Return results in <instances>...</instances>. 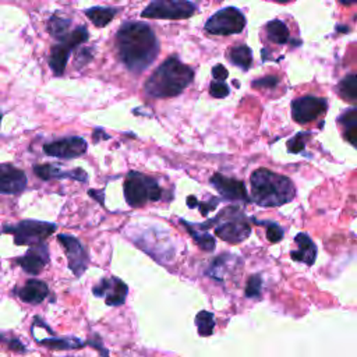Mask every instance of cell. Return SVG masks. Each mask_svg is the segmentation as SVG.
Here are the masks:
<instances>
[{"label":"cell","mask_w":357,"mask_h":357,"mask_svg":"<svg viewBox=\"0 0 357 357\" xmlns=\"http://www.w3.org/2000/svg\"><path fill=\"white\" fill-rule=\"evenodd\" d=\"M124 197L130 207H144L148 201H159L162 189L154 177L139 172H130L124 181Z\"/></svg>","instance_id":"5b68a950"},{"label":"cell","mask_w":357,"mask_h":357,"mask_svg":"<svg viewBox=\"0 0 357 357\" xmlns=\"http://www.w3.org/2000/svg\"><path fill=\"white\" fill-rule=\"evenodd\" d=\"M278 84V78L277 77H264L258 81L253 82V87H258V88H274Z\"/></svg>","instance_id":"d6a6232c"},{"label":"cell","mask_w":357,"mask_h":357,"mask_svg":"<svg viewBox=\"0 0 357 357\" xmlns=\"http://www.w3.org/2000/svg\"><path fill=\"white\" fill-rule=\"evenodd\" d=\"M38 343L51 347V349H56V350H65V349H80L82 347L85 343L81 342L77 338H62V339H43V341H38Z\"/></svg>","instance_id":"83f0119b"},{"label":"cell","mask_w":357,"mask_h":357,"mask_svg":"<svg viewBox=\"0 0 357 357\" xmlns=\"http://www.w3.org/2000/svg\"><path fill=\"white\" fill-rule=\"evenodd\" d=\"M27 187L25 173L9 163L0 165V194H20Z\"/></svg>","instance_id":"9a60e30c"},{"label":"cell","mask_w":357,"mask_h":357,"mask_svg":"<svg viewBox=\"0 0 357 357\" xmlns=\"http://www.w3.org/2000/svg\"><path fill=\"white\" fill-rule=\"evenodd\" d=\"M339 123L345 127L343 137L346 141L357 148V108L343 113L339 117Z\"/></svg>","instance_id":"44dd1931"},{"label":"cell","mask_w":357,"mask_h":357,"mask_svg":"<svg viewBox=\"0 0 357 357\" xmlns=\"http://www.w3.org/2000/svg\"><path fill=\"white\" fill-rule=\"evenodd\" d=\"M327 109H328L327 100L306 95L293 101L292 116L296 123L308 124L311 122L317 120L320 116H324Z\"/></svg>","instance_id":"30bf717a"},{"label":"cell","mask_w":357,"mask_h":357,"mask_svg":"<svg viewBox=\"0 0 357 357\" xmlns=\"http://www.w3.org/2000/svg\"><path fill=\"white\" fill-rule=\"evenodd\" d=\"M0 119H2V113H0Z\"/></svg>","instance_id":"ab89813d"},{"label":"cell","mask_w":357,"mask_h":357,"mask_svg":"<svg viewBox=\"0 0 357 357\" xmlns=\"http://www.w3.org/2000/svg\"><path fill=\"white\" fill-rule=\"evenodd\" d=\"M71 21L69 19H65L62 16H52L49 23H48V30L52 34L54 38L56 39H63L66 35H69V28H70Z\"/></svg>","instance_id":"484cf974"},{"label":"cell","mask_w":357,"mask_h":357,"mask_svg":"<svg viewBox=\"0 0 357 357\" xmlns=\"http://www.w3.org/2000/svg\"><path fill=\"white\" fill-rule=\"evenodd\" d=\"M209 94L218 100L227 98L229 95V87L225 84V81H214L209 87Z\"/></svg>","instance_id":"1f68e13d"},{"label":"cell","mask_w":357,"mask_h":357,"mask_svg":"<svg viewBox=\"0 0 357 357\" xmlns=\"http://www.w3.org/2000/svg\"><path fill=\"white\" fill-rule=\"evenodd\" d=\"M211 185L222 196L223 200L243 201V203L250 201L244 183L236 181V178L222 176L220 173H215L211 177Z\"/></svg>","instance_id":"4fadbf2b"},{"label":"cell","mask_w":357,"mask_h":357,"mask_svg":"<svg viewBox=\"0 0 357 357\" xmlns=\"http://www.w3.org/2000/svg\"><path fill=\"white\" fill-rule=\"evenodd\" d=\"M262 290V278L261 275H253L249 278L244 295L246 297H260Z\"/></svg>","instance_id":"4dcf8cb0"},{"label":"cell","mask_w":357,"mask_h":357,"mask_svg":"<svg viewBox=\"0 0 357 357\" xmlns=\"http://www.w3.org/2000/svg\"><path fill=\"white\" fill-rule=\"evenodd\" d=\"M251 201L262 208L282 207L296 197V187L289 177L260 168L250 177Z\"/></svg>","instance_id":"7a4b0ae2"},{"label":"cell","mask_w":357,"mask_h":357,"mask_svg":"<svg viewBox=\"0 0 357 357\" xmlns=\"http://www.w3.org/2000/svg\"><path fill=\"white\" fill-rule=\"evenodd\" d=\"M48 262H49V253H48V247L43 243L31 246L28 253L17 258V264L23 268V271H25L30 275H38L39 273H42L45 265Z\"/></svg>","instance_id":"2e32d148"},{"label":"cell","mask_w":357,"mask_h":357,"mask_svg":"<svg viewBox=\"0 0 357 357\" xmlns=\"http://www.w3.org/2000/svg\"><path fill=\"white\" fill-rule=\"evenodd\" d=\"M194 71L177 58H168L146 81V93L154 98H172L182 94L193 82Z\"/></svg>","instance_id":"3957f363"},{"label":"cell","mask_w":357,"mask_h":357,"mask_svg":"<svg viewBox=\"0 0 357 357\" xmlns=\"http://www.w3.org/2000/svg\"><path fill=\"white\" fill-rule=\"evenodd\" d=\"M218 204H219V198H211L208 203H198L203 216H207L211 211H214L218 207Z\"/></svg>","instance_id":"836d02e7"},{"label":"cell","mask_w":357,"mask_h":357,"mask_svg":"<svg viewBox=\"0 0 357 357\" xmlns=\"http://www.w3.org/2000/svg\"><path fill=\"white\" fill-rule=\"evenodd\" d=\"M34 172L42 181H51V178H73L77 182L87 181V172L82 169L63 170L55 165H39L34 168Z\"/></svg>","instance_id":"ac0fdd59"},{"label":"cell","mask_w":357,"mask_h":357,"mask_svg":"<svg viewBox=\"0 0 357 357\" xmlns=\"http://www.w3.org/2000/svg\"><path fill=\"white\" fill-rule=\"evenodd\" d=\"M196 325L201 336H211L215 328V317L209 311H200L196 317Z\"/></svg>","instance_id":"4316f807"},{"label":"cell","mask_w":357,"mask_h":357,"mask_svg":"<svg viewBox=\"0 0 357 357\" xmlns=\"http://www.w3.org/2000/svg\"><path fill=\"white\" fill-rule=\"evenodd\" d=\"M212 76H214V78L216 80V81H225L227 78H228V76H229V73H228V70L223 67L222 65H216L214 69H212Z\"/></svg>","instance_id":"e575fe53"},{"label":"cell","mask_w":357,"mask_h":357,"mask_svg":"<svg viewBox=\"0 0 357 357\" xmlns=\"http://www.w3.org/2000/svg\"><path fill=\"white\" fill-rule=\"evenodd\" d=\"M275 2H278V3H289L290 0H275Z\"/></svg>","instance_id":"f35d334b"},{"label":"cell","mask_w":357,"mask_h":357,"mask_svg":"<svg viewBox=\"0 0 357 357\" xmlns=\"http://www.w3.org/2000/svg\"><path fill=\"white\" fill-rule=\"evenodd\" d=\"M197 6L190 0H154L151 2L141 17L155 20H186L194 16Z\"/></svg>","instance_id":"52a82bcc"},{"label":"cell","mask_w":357,"mask_h":357,"mask_svg":"<svg viewBox=\"0 0 357 357\" xmlns=\"http://www.w3.org/2000/svg\"><path fill=\"white\" fill-rule=\"evenodd\" d=\"M87 141L81 137H67L43 146L45 154L60 159L78 158L87 152Z\"/></svg>","instance_id":"7c38bea8"},{"label":"cell","mask_w":357,"mask_h":357,"mask_svg":"<svg viewBox=\"0 0 357 357\" xmlns=\"http://www.w3.org/2000/svg\"><path fill=\"white\" fill-rule=\"evenodd\" d=\"M94 296L105 297V303L112 307H119L124 304L128 288L127 285L119 278H104L98 285L93 289Z\"/></svg>","instance_id":"5bb4252c"},{"label":"cell","mask_w":357,"mask_h":357,"mask_svg":"<svg viewBox=\"0 0 357 357\" xmlns=\"http://www.w3.org/2000/svg\"><path fill=\"white\" fill-rule=\"evenodd\" d=\"M257 225H262L266 228V239L271 243H279L285 238V231L282 227H279L278 223L271 222V220H255L253 219Z\"/></svg>","instance_id":"f1b7e54d"},{"label":"cell","mask_w":357,"mask_h":357,"mask_svg":"<svg viewBox=\"0 0 357 357\" xmlns=\"http://www.w3.org/2000/svg\"><path fill=\"white\" fill-rule=\"evenodd\" d=\"M339 2H341L342 5H345V6H350V5L357 3V0H339Z\"/></svg>","instance_id":"74e56055"},{"label":"cell","mask_w":357,"mask_h":357,"mask_svg":"<svg viewBox=\"0 0 357 357\" xmlns=\"http://www.w3.org/2000/svg\"><path fill=\"white\" fill-rule=\"evenodd\" d=\"M116 45L120 60L133 73L147 70L159 54V42L151 27L144 23H124L117 31Z\"/></svg>","instance_id":"6da1fadb"},{"label":"cell","mask_w":357,"mask_h":357,"mask_svg":"<svg viewBox=\"0 0 357 357\" xmlns=\"http://www.w3.org/2000/svg\"><path fill=\"white\" fill-rule=\"evenodd\" d=\"M265 32L268 39H270L273 43L284 45L289 41V28L281 20H274L271 23H268L265 27Z\"/></svg>","instance_id":"603a6c76"},{"label":"cell","mask_w":357,"mask_h":357,"mask_svg":"<svg viewBox=\"0 0 357 357\" xmlns=\"http://www.w3.org/2000/svg\"><path fill=\"white\" fill-rule=\"evenodd\" d=\"M88 41V30L85 27H78L73 32H69L63 39L59 41L58 45L51 49L49 56V66L55 76H62L66 70L67 60L70 58L71 51L77 47Z\"/></svg>","instance_id":"ba28073f"},{"label":"cell","mask_w":357,"mask_h":357,"mask_svg":"<svg viewBox=\"0 0 357 357\" xmlns=\"http://www.w3.org/2000/svg\"><path fill=\"white\" fill-rule=\"evenodd\" d=\"M228 58H229V60L235 66H238V67H240L243 70H249V67L253 63L251 49L249 47H246V45H239V47H233L229 51Z\"/></svg>","instance_id":"cb8c5ba5"},{"label":"cell","mask_w":357,"mask_h":357,"mask_svg":"<svg viewBox=\"0 0 357 357\" xmlns=\"http://www.w3.org/2000/svg\"><path fill=\"white\" fill-rule=\"evenodd\" d=\"M117 12L119 10L115 8H91L87 9L84 13L95 27L101 28L108 25L115 19Z\"/></svg>","instance_id":"7402d4cb"},{"label":"cell","mask_w":357,"mask_h":357,"mask_svg":"<svg viewBox=\"0 0 357 357\" xmlns=\"http://www.w3.org/2000/svg\"><path fill=\"white\" fill-rule=\"evenodd\" d=\"M246 27V19L235 8H227L215 13L205 24V31L212 35L240 34Z\"/></svg>","instance_id":"9c48e42d"},{"label":"cell","mask_w":357,"mask_h":357,"mask_svg":"<svg viewBox=\"0 0 357 357\" xmlns=\"http://www.w3.org/2000/svg\"><path fill=\"white\" fill-rule=\"evenodd\" d=\"M338 94L347 102H357V73L345 77L339 82Z\"/></svg>","instance_id":"d4e9b609"},{"label":"cell","mask_w":357,"mask_h":357,"mask_svg":"<svg viewBox=\"0 0 357 357\" xmlns=\"http://www.w3.org/2000/svg\"><path fill=\"white\" fill-rule=\"evenodd\" d=\"M310 139V133H297L293 139L288 141V150L292 154H299L304 151L306 143Z\"/></svg>","instance_id":"f546056e"},{"label":"cell","mask_w":357,"mask_h":357,"mask_svg":"<svg viewBox=\"0 0 357 357\" xmlns=\"http://www.w3.org/2000/svg\"><path fill=\"white\" fill-rule=\"evenodd\" d=\"M17 296L30 304H39L41 301H43L47 299L49 289L48 286L45 285V282L42 281H36V279H31L28 281L23 288L16 289Z\"/></svg>","instance_id":"d6986e66"},{"label":"cell","mask_w":357,"mask_h":357,"mask_svg":"<svg viewBox=\"0 0 357 357\" xmlns=\"http://www.w3.org/2000/svg\"><path fill=\"white\" fill-rule=\"evenodd\" d=\"M212 225L215 227V235L231 244L242 243L251 235L250 223L238 207H228L214 219L201 223L205 231Z\"/></svg>","instance_id":"277c9868"},{"label":"cell","mask_w":357,"mask_h":357,"mask_svg":"<svg viewBox=\"0 0 357 357\" xmlns=\"http://www.w3.org/2000/svg\"><path fill=\"white\" fill-rule=\"evenodd\" d=\"M181 222L201 250H204V251H214L215 250L216 243H215L214 236H211L205 229H203L200 227V223H190L187 220H181Z\"/></svg>","instance_id":"ffe728a7"},{"label":"cell","mask_w":357,"mask_h":357,"mask_svg":"<svg viewBox=\"0 0 357 357\" xmlns=\"http://www.w3.org/2000/svg\"><path fill=\"white\" fill-rule=\"evenodd\" d=\"M56 231L55 223L42 220H21L16 225L3 228V233H10L17 246H36L42 244Z\"/></svg>","instance_id":"8992f818"},{"label":"cell","mask_w":357,"mask_h":357,"mask_svg":"<svg viewBox=\"0 0 357 357\" xmlns=\"http://www.w3.org/2000/svg\"><path fill=\"white\" fill-rule=\"evenodd\" d=\"M58 240L66 250V255L69 260V268L71 270V273L77 278H80L88 268V262H89L85 249L74 236H70V235H59Z\"/></svg>","instance_id":"8fae6325"},{"label":"cell","mask_w":357,"mask_h":357,"mask_svg":"<svg viewBox=\"0 0 357 357\" xmlns=\"http://www.w3.org/2000/svg\"><path fill=\"white\" fill-rule=\"evenodd\" d=\"M100 137H102L104 140H108L109 139V136H108V134H105L101 128H98L97 131H94V141H100Z\"/></svg>","instance_id":"d590c367"},{"label":"cell","mask_w":357,"mask_h":357,"mask_svg":"<svg viewBox=\"0 0 357 357\" xmlns=\"http://www.w3.org/2000/svg\"><path fill=\"white\" fill-rule=\"evenodd\" d=\"M295 243L297 246V250L290 253L292 260L303 262L308 266L314 265L317 260V246L311 240V238L307 233H299L295 238Z\"/></svg>","instance_id":"e0dca14e"},{"label":"cell","mask_w":357,"mask_h":357,"mask_svg":"<svg viewBox=\"0 0 357 357\" xmlns=\"http://www.w3.org/2000/svg\"><path fill=\"white\" fill-rule=\"evenodd\" d=\"M187 205H189V208H196L198 205V200L194 196H190L187 198Z\"/></svg>","instance_id":"8d00e7d4"}]
</instances>
